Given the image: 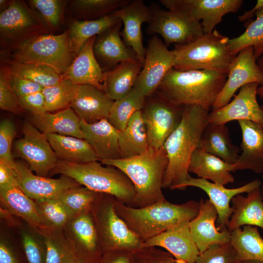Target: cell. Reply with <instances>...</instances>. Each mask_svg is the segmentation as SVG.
<instances>
[{"label":"cell","mask_w":263,"mask_h":263,"mask_svg":"<svg viewBox=\"0 0 263 263\" xmlns=\"http://www.w3.org/2000/svg\"><path fill=\"white\" fill-rule=\"evenodd\" d=\"M210 109L199 105L184 106L182 120L169 135L163 147L168 164L162 188L174 189L190 177L188 166L192 155L198 148L203 131L208 123Z\"/></svg>","instance_id":"obj_1"},{"label":"cell","mask_w":263,"mask_h":263,"mask_svg":"<svg viewBox=\"0 0 263 263\" xmlns=\"http://www.w3.org/2000/svg\"><path fill=\"white\" fill-rule=\"evenodd\" d=\"M199 202L191 200L175 204L166 199L149 206L137 208L115 199L117 214L143 243L162 232L195 218L199 211Z\"/></svg>","instance_id":"obj_2"},{"label":"cell","mask_w":263,"mask_h":263,"mask_svg":"<svg viewBox=\"0 0 263 263\" xmlns=\"http://www.w3.org/2000/svg\"><path fill=\"white\" fill-rule=\"evenodd\" d=\"M116 168L130 179L135 189L131 207L141 208L163 201L162 182L168 159L164 148H149L143 154L127 158L102 160Z\"/></svg>","instance_id":"obj_3"},{"label":"cell","mask_w":263,"mask_h":263,"mask_svg":"<svg viewBox=\"0 0 263 263\" xmlns=\"http://www.w3.org/2000/svg\"><path fill=\"white\" fill-rule=\"evenodd\" d=\"M227 74L206 70L179 71L172 68L157 91L182 106L212 108L227 78Z\"/></svg>","instance_id":"obj_4"},{"label":"cell","mask_w":263,"mask_h":263,"mask_svg":"<svg viewBox=\"0 0 263 263\" xmlns=\"http://www.w3.org/2000/svg\"><path fill=\"white\" fill-rule=\"evenodd\" d=\"M52 171L69 177L92 191L111 195L129 206L135 196L134 186L125 174L97 161L80 164L58 160Z\"/></svg>","instance_id":"obj_5"},{"label":"cell","mask_w":263,"mask_h":263,"mask_svg":"<svg viewBox=\"0 0 263 263\" xmlns=\"http://www.w3.org/2000/svg\"><path fill=\"white\" fill-rule=\"evenodd\" d=\"M229 39L214 29L188 44H175L172 50L173 68L182 71L211 70L228 75L235 56L229 50Z\"/></svg>","instance_id":"obj_6"},{"label":"cell","mask_w":263,"mask_h":263,"mask_svg":"<svg viewBox=\"0 0 263 263\" xmlns=\"http://www.w3.org/2000/svg\"><path fill=\"white\" fill-rule=\"evenodd\" d=\"M76 55L67 30L58 34L36 36L11 52L0 54V61H13L49 66L63 75Z\"/></svg>","instance_id":"obj_7"},{"label":"cell","mask_w":263,"mask_h":263,"mask_svg":"<svg viewBox=\"0 0 263 263\" xmlns=\"http://www.w3.org/2000/svg\"><path fill=\"white\" fill-rule=\"evenodd\" d=\"M114 196L99 193L91 212L101 248L104 253L141 248L142 242L116 213Z\"/></svg>","instance_id":"obj_8"},{"label":"cell","mask_w":263,"mask_h":263,"mask_svg":"<svg viewBox=\"0 0 263 263\" xmlns=\"http://www.w3.org/2000/svg\"><path fill=\"white\" fill-rule=\"evenodd\" d=\"M49 34L36 12L23 0H12L0 14V54L8 53L34 37Z\"/></svg>","instance_id":"obj_9"},{"label":"cell","mask_w":263,"mask_h":263,"mask_svg":"<svg viewBox=\"0 0 263 263\" xmlns=\"http://www.w3.org/2000/svg\"><path fill=\"white\" fill-rule=\"evenodd\" d=\"M184 106L165 97L157 91L146 97L142 110L149 148H162L169 135L180 124Z\"/></svg>","instance_id":"obj_10"},{"label":"cell","mask_w":263,"mask_h":263,"mask_svg":"<svg viewBox=\"0 0 263 263\" xmlns=\"http://www.w3.org/2000/svg\"><path fill=\"white\" fill-rule=\"evenodd\" d=\"M150 8L151 19L146 32L149 35H160L167 47L172 43L188 44L205 34L200 21L175 11L163 10L155 3Z\"/></svg>","instance_id":"obj_11"},{"label":"cell","mask_w":263,"mask_h":263,"mask_svg":"<svg viewBox=\"0 0 263 263\" xmlns=\"http://www.w3.org/2000/svg\"><path fill=\"white\" fill-rule=\"evenodd\" d=\"M62 231L77 263H100L103 252L91 210L74 216Z\"/></svg>","instance_id":"obj_12"},{"label":"cell","mask_w":263,"mask_h":263,"mask_svg":"<svg viewBox=\"0 0 263 263\" xmlns=\"http://www.w3.org/2000/svg\"><path fill=\"white\" fill-rule=\"evenodd\" d=\"M22 131L23 136L15 143L17 155L27 162L37 175L46 177L58 160L46 134L27 121Z\"/></svg>","instance_id":"obj_13"},{"label":"cell","mask_w":263,"mask_h":263,"mask_svg":"<svg viewBox=\"0 0 263 263\" xmlns=\"http://www.w3.org/2000/svg\"><path fill=\"white\" fill-rule=\"evenodd\" d=\"M168 10L201 22L205 34L211 33L224 15L237 12L242 0H160Z\"/></svg>","instance_id":"obj_14"},{"label":"cell","mask_w":263,"mask_h":263,"mask_svg":"<svg viewBox=\"0 0 263 263\" xmlns=\"http://www.w3.org/2000/svg\"><path fill=\"white\" fill-rule=\"evenodd\" d=\"M175 57L172 50L156 35L148 40L144 65L134 87L146 97L157 89L169 71L173 68Z\"/></svg>","instance_id":"obj_15"},{"label":"cell","mask_w":263,"mask_h":263,"mask_svg":"<svg viewBox=\"0 0 263 263\" xmlns=\"http://www.w3.org/2000/svg\"><path fill=\"white\" fill-rule=\"evenodd\" d=\"M254 48L248 46L241 50L233 59L229 68L226 81L212 110L228 104L235 92L243 86L257 83H263V73L257 64Z\"/></svg>","instance_id":"obj_16"},{"label":"cell","mask_w":263,"mask_h":263,"mask_svg":"<svg viewBox=\"0 0 263 263\" xmlns=\"http://www.w3.org/2000/svg\"><path fill=\"white\" fill-rule=\"evenodd\" d=\"M261 185L262 181L256 179L240 187L228 188L224 185L206 179L191 177L176 186L174 189L184 190L188 187H193L204 191L217 211V227L219 230L222 231L227 229V224L233 212V208L230 206L232 198L238 194L248 193L260 188Z\"/></svg>","instance_id":"obj_17"},{"label":"cell","mask_w":263,"mask_h":263,"mask_svg":"<svg viewBox=\"0 0 263 263\" xmlns=\"http://www.w3.org/2000/svg\"><path fill=\"white\" fill-rule=\"evenodd\" d=\"M260 84L251 83L240 88L235 98L223 107L210 112L208 123L226 124L233 120H249L263 127V112L257 99Z\"/></svg>","instance_id":"obj_18"},{"label":"cell","mask_w":263,"mask_h":263,"mask_svg":"<svg viewBox=\"0 0 263 263\" xmlns=\"http://www.w3.org/2000/svg\"><path fill=\"white\" fill-rule=\"evenodd\" d=\"M19 187L34 200L57 198L64 191L80 185L65 175L57 179L35 174L24 163L15 162L13 167Z\"/></svg>","instance_id":"obj_19"},{"label":"cell","mask_w":263,"mask_h":263,"mask_svg":"<svg viewBox=\"0 0 263 263\" xmlns=\"http://www.w3.org/2000/svg\"><path fill=\"white\" fill-rule=\"evenodd\" d=\"M113 14L123 24V29L120 32L123 41L133 50L143 67L146 48L143 43L141 27L144 22L149 24L151 21V12L150 7L142 0H131Z\"/></svg>","instance_id":"obj_20"},{"label":"cell","mask_w":263,"mask_h":263,"mask_svg":"<svg viewBox=\"0 0 263 263\" xmlns=\"http://www.w3.org/2000/svg\"><path fill=\"white\" fill-rule=\"evenodd\" d=\"M189 223L169 229L145 241L141 247L163 248L178 261L195 263L200 253L192 238Z\"/></svg>","instance_id":"obj_21"},{"label":"cell","mask_w":263,"mask_h":263,"mask_svg":"<svg viewBox=\"0 0 263 263\" xmlns=\"http://www.w3.org/2000/svg\"><path fill=\"white\" fill-rule=\"evenodd\" d=\"M197 216L189 223L192 238L200 253L210 245L230 242L231 232L227 229L220 231L216 226L217 211L209 199H201Z\"/></svg>","instance_id":"obj_22"},{"label":"cell","mask_w":263,"mask_h":263,"mask_svg":"<svg viewBox=\"0 0 263 263\" xmlns=\"http://www.w3.org/2000/svg\"><path fill=\"white\" fill-rule=\"evenodd\" d=\"M122 24L121 20L97 36L94 43V56L104 72L113 69L122 62L137 59L133 50L121 39Z\"/></svg>","instance_id":"obj_23"},{"label":"cell","mask_w":263,"mask_h":263,"mask_svg":"<svg viewBox=\"0 0 263 263\" xmlns=\"http://www.w3.org/2000/svg\"><path fill=\"white\" fill-rule=\"evenodd\" d=\"M80 128L84 139L93 149L98 160L121 158L118 142L120 131L107 119L93 123L80 120Z\"/></svg>","instance_id":"obj_24"},{"label":"cell","mask_w":263,"mask_h":263,"mask_svg":"<svg viewBox=\"0 0 263 263\" xmlns=\"http://www.w3.org/2000/svg\"><path fill=\"white\" fill-rule=\"evenodd\" d=\"M242 134V153L234 164L235 170L248 169L263 174V127L249 120L238 121Z\"/></svg>","instance_id":"obj_25"},{"label":"cell","mask_w":263,"mask_h":263,"mask_svg":"<svg viewBox=\"0 0 263 263\" xmlns=\"http://www.w3.org/2000/svg\"><path fill=\"white\" fill-rule=\"evenodd\" d=\"M113 102L96 87L90 84L80 85L70 107L80 120L93 123L108 119Z\"/></svg>","instance_id":"obj_26"},{"label":"cell","mask_w":263,"mask_h":263,"mask_svg":"<svg viewBox=\"0 0 263 263\" xmlns=\"http://www.w3.org/2000/svg\"><path fill=\"white\" fill-rule=\"evenodd\" d=\"M96 37H92L85 43L62 75L63 79H69L75 84H90L103 91L104 72L97 61L93 51Z\"/></svg>","instance_id":"obj_27"},{"label":"cell","mask_w":263,"mask_h":263,"mask_svg":"<svg viewBox=\"0 0 263 263\" xmlns=\"http://www.w3.org/2000/svg\"><path fill=\"white\" fill-rule=\"evenodd\" d=\"M260 188L247 193L246 196L239 194L232 198L233 212L226 225L230 232L245 225L263 229V196Z\"/></svg>","instance_id":"obj_28"},{"label":"cell","mask_w":263,"mask_h":263,"mask_svg":"<svg viewBox=\"0 0 263 263\" xmlns=\"http://www.w3.org/2000/svg\"><path fill=\"white\" fill-rule=\"evenodd\" d=\"M234 164L225 162L219 157L197 148L193 153L188 166V171L199 178L225 185L232 183L235 171Z\"/></svg>","instance_id":"obj_29"},{"label":"cell","mask_w":263,"mask_h":263,"mask_svg":"<svg viewBox=\"0 0 263 263\" xmlns=\"http://www.w3.org/2000/svg\"><path fill=\"white\" fill-rule=\"evenodd\" d=\"M31 123L42 133L84 139L80 119L70 107L54 112L30 114Z\"/></svg>","instance_id":"obj_30"},{"label":"cell","mask_w":263,"mask_h":263,"mask_svg":"<svg viewBox=\"0 0 263 263\" xmlns=\"http://www.w3.org/2000/svg\"><path fill=\"white\" fill-rule=\"evenodd\" d=\"M198 148L229 164H235L240 149L233 144L225 124L207 123L202 134Z\"/></svg>","instance_id":"obj_31"},{"label":"cell","mask_w":263,"mask_h":263,"mask_svg":"<svg viewBox=\"0 0 263 263\" xmlns=\"http://www.w3.org/2000/svg\"><path fill=\"white\" fill-rule=\"evenodd\" d=\"M142 68L138 59H135L122 62L104 72L103 92L113 101L122 98L134 87Z\"/></svg>","instance_id":"obj_32"},{"label":"cell","mask_w":263,"mask_h":263,"mask_svg":"<svg viewBox=\"0 0 263 263\" xmlns=\"http://www.w3.org/2000/svg\"><path fill=\"white\" fill-rule=\"evenodd\" d=\"M46 135L59 160L80 164L98 160L93 149L84 139L58 134Z\"/></svg>","instance_id":"obj_33"},{"label":"cell","mask_w":263,"mask_h":263,"mask_svg":"<svg viewBox=\"0 0 263 263\" xmlns=\"http://www.w3.org/2000/svg\"><path fill=\"white\" fill-rule=\"evenodd\" d=\"M0 200L5 209L21 218L26 224L36 228L41 227L34 200L19 186L0 188Z\"/></svg>","instance_id":"obj_34"},{"label":"cell","mask_w":263,"mask_h":263,"mask_svg":"<svg viewBox=\"0 0 263 263\" xmlns=\"http://www.w3.org/2000/svg\"><path fill=\"white\" fill-rule=\"evenodd\" d=\"M118 142L121 158L140 155L149 149L142 111L135 113L119 132Z\"/></svg>","instance_id":"obj_35"},{"label":"cell","mask_w":263,"mask_h":263,"mask_svg":"<svg viewBox=\"0 0 263 263\" xmlns=\"http://www.w3.org/2000/svg\"><path fill=\"white\" fill-rule=\"evenodd\" d=\"M120 21L113 14L96 20L73 19L67 31L76 56L89 39L100 35Z\"/></svg>","instance_id":"obj_36"},{"label":"cell","mask_w":263,"mask_h":263,"mask_svg":"<svg viewBox=\"0 0 263 263\" xmlns=\"http://www.w3.org/2000/svg\"><path fill=\"white\" fill-rule=\"evenodd\" d=\"M131 0H68L66 12L74 19H98L113 14Z\"/></svg>","instance_id":"obj_37"},{"label":"cell","mask_w":263,"mask_h":263,"mask_svg":"<svg viewBox=\"0 0 263 263\" xmlns=\"http://www.w3.org/2000/svg\"><path fill=\"white\" fill-rule=\"evenodd\" d=\"M230 243L239 260L263 261V238L256 226L245 225L231 232Z\"/></svg>","instance_id":"obj_38"},{"label":"cell","mask_w":263,"mask_h":263,"mask_svg":"<svg viewBox=\"0 0 263 263\" xmlns=\"http://www.w3.org/2000/svg\"><path fill=\"white\" fill-rule=\"evenodd\" d=\"M145 99L144 94L133 87L125 96L114 101L107 119L118 131H123L132 116L142 111Z\"/></svg>","instance_id":"obj_39"},{"label":"cell","mask_w":263,"mask_h":263,"mask_svg":"<svg viewBox=\"0 0 263 263\" xmlns=\"http://www.w3.org/2000/svg\"><path fill=\"white\" fill-rule=\"evenodd\" d=\"M0 61L8 65L12 75L29 79L43 88L54 85L63 79L62 75L46 65L9 60Z\"/></svg>","instance_id":"obj_40"},{"label":"cell","mask_w":263,"mask_h":263,"mask_svg":"<svg viewBox=\"0 0 263 263\" xmlns=\"http://www.w3.org/2000/svg\"><path fill=\"white\" fill-rule=\"evenodd\" d=\"M254 16L256 19L248 23L242 35L229 39V50L234 56L248 46L253 47L257 59L263 54V8L256 11Z\"/></svg>","instance_id":"obj_41"},{"label":"cell","mask_w":263,"mask_h":263,"mask_svg":"<svg viewBox=\"0 0 263 263\" xmlns=\"http://www.w3.org/2000/svg\"><path fill=\"white\" fill-rule=\"evenodd\" d=\"M34 201L41 228L62 230L73 217L57 198Z\"/></svg>","instance_id":"obj_42"},{"label":"cell","mask_w":263,"mask_h":263,"mask_svg":"<svg viewBox=\"0 0 263 263\" xmlns=\"http://www.w3.org/2000/svg\"><path fill=\"white\" fill-rule=\"evenodd\" d=\"M28 5L38 15L49 34L58 30L64 24V12L68 2L62 0H29Z\"/></svg>","instance_id":"obj_43"},{"label":"cell","mask_w":263,"mask_h":263,"mask_svg":"<svg viewBox=\"0 0 263 263\" xmlns=\"http://www.w3.org/2000/svg\"><path fill=\"white\" fill-rule=\"evenodd\" d=\"M78 87L70 80L63 79L54 85L44 88L42 92L46 111L54 113L70 107L76 96Z\"/></svg>","instance_id":"obj_44"},{"label":"cell","mask_w":263,"mask_h":263,"mask_svg":"<svg viewBox=\"0 0 263 263\" xmlns=\"http://www.w3.org/2000/svg\"><path fill=\"white\" fill-rule=\"evenodd\" d=\"M38 229L43 235L46 242V263H72L75 262L62 230L45 228Z\"/></svg>","instance_id":"obj_45"},{"label":"cell","mask_w":263,"mask_h":263,"mask_svg":"<svg viewBox=\"0 0 263 263\" xmlns=\"http://www.w3.org/2000/svg\"><path fill=\"white\" fill-rule=\"evenodd\" d=\"M19 234L28 263H46V244L39 229L27 224L20 228Z\"/></svg>","instance_id":"obj_46"},{"label":"cell","mask_w":263,"mask_h":263,"mask_svg":"<svg viewBox=\"0 0 263 263\" xmlns=\"http://www.w3.org/2000/svg\"><path fill=\"white\" fill-rule=\"evenodd\" d=\"M98 193L80 186L66 190L57 198L74 216L91 210Z\"/></svg>","instance_id":"obj_47"},{"label":"cell","mask_w":263,"mask_h":263,"mask_svg":"<svg viewBox=\"0 0 263 263\" xmlns=\"http://www.w3.org/2000/svg\"><path fill=\"white\" fill-rule=\"evenodd\" d=\"M11 73L8 65L0 61V108L16 114L24 112L21 108L19 97L11 83Z\"/></svg>","instance_id":"obj_48"},{"label":"cell","mask_w":263,"mask_h":263,"mask_svg":"<svg viewBox=\"0 0 263 263\" xmlns=\"http://www.w3.org/2000/svg\"><path fill=\"white\" fill-rule=\"evenodd\" d=\"M237 253L230 242L215 244L200 253L195 263H240Z\"/></svg>","instance_id":"obj_49"},{"label":"cell","mask_w":263,"mask_h":263,"mask_svg":"<svg viewBox=\"0 0 263 263\" xmlns=\"http://www.w3.org/2000/svg\"><path fill=\"white\" fill-rule=\"evenodd\" d=\"M131 263H184L156 247H141L131 252Z\"/></svg>","instance_id":"obj_50"},{"label":"cell","mask_w":263,"mask_h":263,"mask_svg":"<svg viewBox=\"0 0 263 263\" xmlns=\"http://www.w3.org/2000/svg\"><path fill=\"white\" fill-rule=\"evenodd\" d=\"M16 134L13 122L4 119L0 123V161L13 167L15 162L11 153L13 141Z\"/></svg>","instance_id":"obj_51"},{"label":"cell","mask_w":263,"mask_h":263,"mask_svg":"<svg viewBox=\"0 0 263 263\" xmlns=\"http://www.w3.org/2000/svg\"><path fill=\"white\" fill-rule=\"evenodd\" d=\"M19 100L22 110L30 114H39L47 112L45 107V98L42 91L20 97Z\"/></svg>","instance_id":"obj_52"},{"label":"cell","mask_w":263,"mask_h":263,"mask_svg":"<svg viewBox=\"0 0 263 263\" xmlns=\"http://www.w3.org/2000/svg\"><path fill=\"white\" fill-rule=\"evenodd\" d=\"M11 83L14 92L19 98L32 94L41 92L44 88L41 86L29 79L12 74L11 75Z\"/></svg>","instance_id":"obj_53"},{"label":"cell","mask_w":263,"mask_h":263,"mask_svg":"<svg viewBox=\"0 0 263 263\" xmlns=\"http://www.w3.org/2000/svg\"><path fill=\"white\" fill-rule=\"evenodd\" d=\"M0 263H20L18 255L10 242L1 236Z\"/></svg>","instance_id":"obj_54"},{"label":"cell","mask_w":263,"mask_h":263,"mask_svg":"<svg viewBox=\"0 0 263 263\" xmlns=\"http://www.w3.org/2000/svg\"><path fill=\"white\" fill-rule=\"evenodd\" d=\"M13 186H18L13 167L0 161V188Z\"/></svg>","instance_id":"obj_55"},{"label":"cell","mask_w":263,"mask_h":263,"mask_svg":"<svg viewBox=\"0 0 263 263\" xmlns=\"http://www.w3.org/2000/svg\"><path fill=\"white\" fill-rule=\"evenodd\" d=\"M131 252L116 250L103 254L100 263H131Z\"/></svg>","instance_id":"obj_56"},{"label":"cell","mask_w":263,"mask_h":263,"mask_svg":"<svg viewBox=\"0 0 263 263\" xmlns=\"http://www.w3.org/2000/svg\"><path fill=\"white\" fill-rule=\"evenodd\" d=\"M263 8V0H258L254 7L250 10L246 11L244 14L238 17V19L240 21H244L250 19L254 16L256 11Z\"/></svg>","instance_id":"obj_57"},{"label":"cell","mask_w":263,"mask_h":263,"mask_svg":"<svg viewBox=\"0 0 263 263\" xmlns=\"http://www.w3.org/2000/svg\"><path fill=\"white\" fill-rule=\"evenodd\" d=\"M257 64L263 73V54L257 60ZM257 95L263 100V83L258 88Z\"/></svg>","instance_id":"obj_58"},{"label":"cell","mask_w":263,"mask_h":263,"mask_svg":"<svg viewBox=\"0 0 263 263\" xmlns=\"http://www.w3.org/2000/svg\"><path fill=\"white\" fill-rule=\"evenodd\" d=\"M11 0H0V11L6 9L9 5Z\"/></svg>","instance_id":"obj_59"},{"label":"cell","mask_w":263,"mask_h":263,"mask_svg":"<svg viewBox=\"0 0 263 263\" xmlns=\"http://www.w3.org/2000/svg\"><path fill=\"white\" fill-rule=\"evenodd\" d=\"M240 263H263V261L247 260L242 261Z\"/></svg>","instance_id":"obj_60"},{"label":"cell","mask_w":263,"mask_h":263,"mask_svg":"<svg viewBox=\"0 0 263 263\" xmlns=\"http://www.w3.org/2000/svg\"><path fill=\"white\" fill-rule=\"evenodd\" d=\"M262 185L260 188H261L262 194L263 196V174H262Z\"/></svg>","instance_id":"obj_61"},{"label":"cell","mask_w":263,"mask_h":263,"mask_svg":"<svg viewBox=\"0 0 263 263\" xmlns=\"http://www.w3.org/2000/svg\"><path fill=\"white\" fill-rule=\"evenodd\" d=\"M261 109H262V111L263 112V105L262 106H261Z\"/></svg>","instance_id":"obj_62"},{"label":"cell","mask_w":263,"mask_h":263,"mask_svg":"<svg viewBox=\"0 0 263 263\" xmlns=\"http://www.w3.org/2000/svg\"><path fill=\"white\" fill-rule=\"evenodd\" d=\"M77 263L75 262H73V263Z\"/></svg>","instance_id":"obj_63"}]
</instances>
